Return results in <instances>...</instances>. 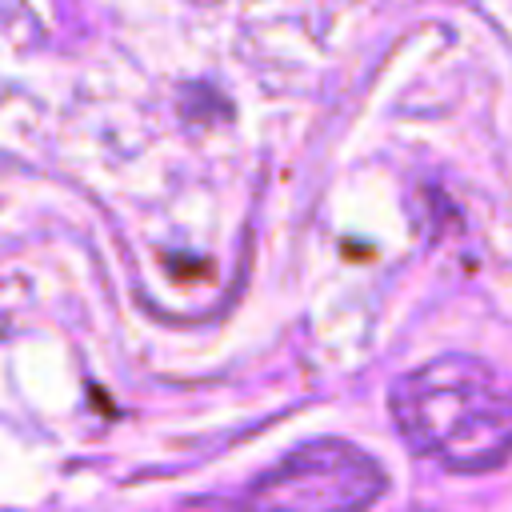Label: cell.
Instances as JSON below:
<instances>
[{"label":"cell","mask_w":512,"mask_h":512,"mask_svg":"<svg viewBox=\"0 0 512 512\" xmlns=\"http://www.w3.org/2000/svg\"><path fill=\"white\" fill-rule=\"evenodd\" d=\"M392 420L412 452L488 472L512 456V388L472 356H436L392 388Z\"/></svg>","instance_id":"obj_1"},{"label":"cell","mask_w":512,"mask_h":512,"mask_svg":"<svg viewBox=\"0 0 512 512\" xmlns=\"http://www.w3.org/2000/svg\"><path fill=\"white\" fill-rule=\"evenodd\" d=\"M384 488L388 476L364 448L324 436L292 448L224 512H368Z\"/></svg>","instance_id":"obj_2"}]
</instances>
